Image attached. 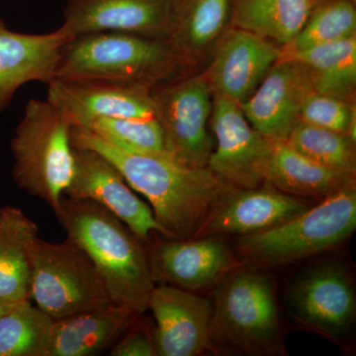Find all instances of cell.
Returning a JSON list of instances; mask_svg holds the SVG:
<instances>
[{
  "instance_id": "4fadbf2b",
  "label": "cell",
  "mask_w": 356,
  "mask_h": 356,
  "mask_svg": "<svg viewBox=\"0 0 356 356\" xmlns=\"http://www.w3.org/2000/svg\"><path fill=\"white\" fill-rule=\"evenodd\" d=\"M154 283L199 291L222 281L241 262L220 236L159 243L149 254Z\"/></svg>"
},
{
  "instance_id": "9c48e42d",
  "label": "cell",
  "mask_w": 356,
  "mask_h": 356,
  "mask_svg": "<svg viewBox=\"0 0 356 356\" xmlns=\"http://www.w3.org/2000/svg\"><path fill=\"white\" fill-rule=\"evenodd\" d=\"M288 312L295 322L339 343L353 330L355 289L350 274L337 264L311 269L288 294Z\"/></svg>"
},
{
  "instance_id": "83f0119b",
  "label": "cell",
  "mask_w": 356,
  "mask_h": 356,
  "mask_svg": "<svg viewBox=\"0 0 356 356\" xmlns=\"http://www.w3.org/2000/svg\"><path fill=\"white\" fill-rule=\"evenodd\" d=\"M286 142L325 168L355 175V140L346 134L297 121Z\"/></svg>"
},
{
  "instance_id": "52a82bcc",
  "label": "cell",
  "mask_w": 356,
  "mask_h": 356,
  "mask_svg": "<svg viewBox=\"0 0 356 356\" xmlns=\"http://www.w3.org/2000/svg\"><path fill=\"white\" fill-rule=\"evenodd\" d=\"M30 297L54 320L111 303L95 264L69 236L62 243L37 238Z\"/></svg>"
},
{
  "instance_id": "3957f363",
  "label": "cell",
  "mask_w": 356,
  "mask_h": 356,
  "mask_svg": "<svg viewBox=\"0 0 356 356\" xmlns=\"http://www.w3.org/2000/svg\"><path fill=\"white\" fill-rule=\"evenodd\" d=\"M182 58L166 39L123 32H96L65 44L55 79L98 81L153 89Z\"/></svg>"
},
{
  "instance_id": "484cf974",
  "label": "cell",
  "mask_w": 356,
  "mask_h": 356,
  "mask_svg": "<svg viewBox=\"0 0 356 356\" xmlns=\"http://www.w3.org/2000/svg\"><path fill=\"white\" fill-rule=\"evenodd\" d=\"M54 323L30 300L13 304L0 317V356H49Z\"/></svg>"
},
{
  "instance_id": "6da1fadb",
  "label": "cell",
  "mask_w": 356,
  "mask_h": 356,
  "mask_svg": "<svg viewBox=\"0 0 356 356\" xmlns=\"http://www.w3.org/2000/svg\"><path fill=\"white\" fill-rule=\"evenodd\" d=\"M70 138L72 146L109 159L131 188L147 198L166 238H195L211 210L236 189L209 168L185 165L168 153L124 151L83 127H72Z\"/></svg>"
},
{
  "instance_id": "4dcf8cb0",
  "label": "cell",
  "mask_w": 356,
  "mask_h": 356,
  "mask_svg": "<svg viewBox=\"0 0 356 356\" xmlns=\"http://www.w3.org/2000/svg\"><path fill=\"white\" fill-rule=\"evenodd\" d=\"M110 355L113 356L156 355L154 336L147 327L136 322L115 343Z\"/></svg>"
},
{
  "instance_id": "603a6c76",
  "label": "cell",
  "mask_w": 356,
  "mask_h": 356,
  "mask_svg": "<svg viewBox=\"0 0 356 356\" xmlns=\"http://www.w3.org/2000/svg\"><path fill=\"white\" fill-rule=\"evenodd\" d=\"M280 60H295L303 65L312 88L318 95L348 102L355 91V36L280 56Z\"/></svg>"
},
{
  "instance_id": "4316f807",
  "label": "cell",
  "mask_w": 356,
  "mask_h": 356,
  "mask_svg": "<svg viewBox=\"0 0 356 356\" xmlns=\"http://www.w3.org/2000/svg\"><path fill=\"white\" fill-rule=\"evenodd\" d=\"M356 10L353 0H330L313 7L305 24L283 46L280 56L334 43L355 36Z\"/></svg>"
},
{
  "instance_id": "2e32d148",
  "label": "cell",
  "mask_w": 356,
  "mask_h": 356,
  "mask_svg": "<svg viewBox=\"0 0 356 356\" xmlns=\"http://www.w3.org/2000/svg\"><path fill=\"white\" fill-rule=\"evenodd\" d=\"M173 0H67L60 27L72 37L123 32L165 39Z\"/></svg>"
},
{
  "instance_id": "277c9868",
  "label": "cell",
  "mask_w": 356,
  "mask_h": 356,
  "mask_svg": "<svg viewBox=\"0 0 356 356\" xmlns=\"http://www.w3.org/2000/svg\"><path fill=\"white\" fill-rule=\"evenodd\" d=\"M222 281L212 305V348L250 355H285L273 280L257 267H238Z\"/></svg>"
},
{
  "instance_id": "ac0fdd59",
  "label": "cell",
  "mask_w": 356,
  "mask_h": 356,
  "mask_svg": "<svg viewBox=\"0 0 356 356\" xmlns=\"http://www.w3.org/2000/svg\"><path fill=\"white\" fill-rule=\"evenodd\" d=\"M74 38L62 27L46 34L11 31L0 18V113L21 86L55 79L64 47Z\"/></svg>"
},
{
  "instance_id": "7a4b0ae2",
  "label": "cell",
  "mask_w": 356,
  "mask_h": 356,
  "mask_svg": "<svg viewBox=\"0 0 356 356\" xmlns=\"http://www.w3.org/2000/svg\"><path fill=\"white\" fill-rule=\"evenodd\" d=\"M55 213L67 236L95 264L111 303L142 316L154 288L144 242L113 213L88 199L64 195Z\"/></svg>"
},
{
  "instance_id": "ba28073f",
  "label": "cell",
  "mask_w": 356,
  "mask_h": 356,
  "mask_svg": "<svg viewBox=\"0 0 356 356\" xmlns=\"http://www.w3.org/2000/svg\"><path fill=\"white\" fill-rule=\"evenodd\" d=\"M211 89L204 77L195 76L154 86V116L163 129L165 149L185 165L207 168L214 145L208 133Z\"/></svg>"
},
{
  "instance_id": "ffe728a7",
  "label": "cell",
  "mask_w": 356,
  "mask_h": 356,
  "mask_svg": "<svg viewBox=\"0 0 356 356\" xmlns=\"http://www.w3.org/2000/svg\"><path fill=\"white\" fill-rule=\"evenodd\" d=\"M262 177L264 182L289 195L320 200L355 184V175L312 161L286 140L270 139H267Z\"/></svg>"
},
{
  "instance_id": "5bb4252c",
  "label": "cell",
  "mask_w": 356,
  "mask_h": 356,
  "mask_svg": "<svg viewBox=\"0 0 356 356\" xmlns=\"http://www.w3.org/2000/svg\"><path fill=\"white\" fill-rule=\"evenodd\" d=\"M47 100L74 127H88L99 118L156 117L152 89L109 81L53 79L48 83Z\"/></svg>"
},
{
  "instance_id": "d6a6232c",
  "label": "cell",
  "mask_w": 356,
  "mask_h": 356,
  "mask_svg": "<svg viewBox=\"0 0 356 356\" xmlns=\"http://www.w3.org/2000/svg\"><path fill=\"white\" fill-rule=\"evenodd\" d=\"M330 1V0H312L313 2V7L320 6V4L324 3V2Z\"/></svg>"
},
{
  "instance_id": "7c38bea8",
  "label": "cell",
  "mask_w": 356,
  "mask_h": 356,
  "mask_svg": "<svg viewBox=\"0 0 356 356\" xmlns=\"http://www.w3.org/2000/svg\"><path fill=\"white\" fill-rule=\"evenodd\" d=\"M147 309L153 312L156 355L196 356L212 350L209 300L175 286H154Z\"/></svg>"
},
{
  "instance_id": "9a60e30c",
  "label": "cell",
  "mask_w": 356,
  "mask_h": 356,
  "mask_svg": "<svg viewBox=\"0 0 356 356\" xmlns=\"http://www.w3.org/2000/svg\"><path fill=\"white\" fill-rule=\"evenodd\" d=\"M310 207L303 199L266 182L255 188L234 189L211 210L195 238L250 235L278 226Z\"/></svg>"
},
{
  "instance_id": "8fae6325",
  "label": "cell",
  "mask_w": 356,
  "mask_h": 356,
  "mask_svg": "<svg viewBox=\"0 0 356 356\" xmlns=\"http://www.w3.org/2000/svg\"><path fill=\"white\" fill-rule=\"evenodd\" d=\"M76 170L64 195L88 199L106 208L143 242L161 229L151 207L140 200L116 166L92 149L74 147Z\"/></svg>"
},
{
  "instance_id": "8992f818",
  "label": "cell",
  "mask_w": 356,
  "mask_h": 356,
  "mask_svg": "<svg viewBox=\"0 0 356 356\" xmlns=\"http://www.w3.org/2000/svg\"><path fill=\"white\" fill-rule=\"evenodd\" d=\"M355 228L356 189L353 184L278 226L240 236L236 248L254 266H282L341 245Z\"/></svg>"
},
{
  "instance_id": "1f68e13d",
  "label": "cell",
  "mask_w": 356,
  "mask_h": 356,
  "mask_svg": "<svg viewBox=\"0 0 356 356\" xmlns=\"http://www.w3.org/2000/svg\"><path fill=\"white\" fill-rule=\"evenodd\" d=\"M11 305H13V304H11ZM11 305H6V304L0 303V317L6 313L7 309H8Z\"/></svg>"
},
{
  "instance_id": "f1b7e54d",
  "label": "cell",
  "mask_w": 356,
  "mask_h": 356,
  "mask_svg": "<svg viewBox=\"0 0 356 356\" xmlns=\"http://www.w3.org/2000/svg\"><path fill=\"white\" fill-rule=\"evenodd\" d=\"M86 128L124 151L168 153L163 129L156 117L99 118L91 122Z\"/></svg>"
},
{
  "instance_id": "f546056e",
  "label": "cell",
  "mask_w": 356,
  "mask_h": 356,
  "mask_svg": "<svg viewBox=\"0 0 356 356\" xmlns=\"http://www.w3.org/2000/svg\"><path fill=\"white\" fill-rule=\"evenodd\" d=\"M298 121L350 136L355 140V115L348 102L309 93L299 111Z\"/></svg>"
},
{
  "instance_id": "7402d4cb",
  "label": "cell",
  "mask_w": 356,
  "mask_h": 356,
  "mask_svg": "<svg viewBox=\"0 0 356 356\" xmlns=\"http://www.w3.org/2000/svg\"><path fill=\"white\" fill-rule=\"evenodd\" d=\"M39 228L20 208H0V303L30 299L32 248Z\"/></svg>"
},
{
  "instance_id": "44dd1931",
  "label": "cell",
  "mask_w": 356,
  "mask_h": 356,
  "mask_svg": "<svg viewBox=\"0 0 356 356\" xmlns=\"http://www.w3.org/2000/svg\"><path fill=\"white\" fill-rule=\"evenodd\" d=\"M140 315L113 303L55 320L49 356H90L113 346Z\"/></svg>"
},
{
  "instance_id": "cb8c5ba5",
  "label": "cell",
  "mask_w": 356,
  "mask_h": 356,
  "mask_svg": "<svg viewBox=\"0 0 356 356\" xmlns=\"http://www.w3.org/2000/svg\"><path fill=\"white\" fill-rule=\"evenodd\" d=\"M312 0H233L232 21L238 29L286 44L303 27Z\"/></svg>"
},
{
  "instance_id": "5b68a950",
  "label": "cell",
  "mask_w": 356,
  "mask_h": 356,
  "mask_svg": "<svg viewBox=\"0 0 356 356\" xmlns=\"http://www.w3.org/2000/svg\"><path fill=\"white\" fill-rule=\"evenodd\" d=\"M69 119L48 100L31 99L11 140L14 181L54 212L76 170Z\"/></svg>"
},
{
  "instance_id": "d6986e66",
  "label": "cell",
  "mask_w": 356,
  "mask_h": 356,
  "mask_svg": "<svg viewBox=\"0 0 356 356\" xmlns=\"http://www.w3.org/2000/svg\"><path fill=\"white\" fill-rule=\"evenodd\" d=\"M280 54L281 49L268 40L236 28L222 42L211 65L210 88L216 96L242 104L277 63Z\"/></svg>"
},
{
  "instance_id": "d4e9b609",
  "label": "cell",
  "mask_w": 356,
  "mask_h": 356,
  "mask_svg": "<svg viewBox=\"0 0 356 356\" xmlns=\"http://www.w3.org/2000/svg\"><path fill=\"white\" fill-rule=\"evenodd\" d=\"M233 0H173L166 40L184 58L187 51L212 43L232 14Z\"/></svg>"
},
{
  "instance_id": "e0dca14e",
  "label": "cell",
  "mask_w": 356,
  "mask_h": 356,
  "mask_svg": "<svg viewBox=\"0 0 356 356\" xmlns=\"http://www.w3.org/2000/svg\"><path fill=\"white\" fill-rule=\"evenodd\" d=\"M313 91L308 72L295 60H280L269 70L241 108L252 127L270 140H286L298 121L304 100Z\"/></svg>"
},
{
  "instance_id": "30bf717a",
  "label": "cell",
  "mask_w": 356,
  "mask_h": 356,
  "mask_svg": "<svg viewBox=\"0 0 356 356\" xmlns=\"http://www.w3.org/2000/svg\"><path fill=\"white\" fill-rule=\"evenodd\" d=\"M213 149L207 168L222 182L236 189L255 188L264 184L262 165L267 139L245 118L241 105L215 96L213 104Z\"/></svg>"
}]
</instances>
